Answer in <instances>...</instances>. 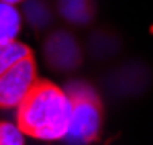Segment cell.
<instances>
[{
	"instance_id": "obj_1",
	"label": "cell",
	"mask_w": 153,
	"mask_h": 145,
	"mask_svg": "<svg viewBox=\"0 0 153 145\" xmlns=\"http://www.w3.org/2000/svg\"><path fill=\"white\" fill-rule=\"evenodd\" d=\"M71 100L65 88L37 78L31 90L16 104V125L37 141H63L70 127Z\"/></svg>"
},
{
	"instance_id": "obj_2",
	"label": "cell",
	"mask_w": 153,
	"mask_h": 145,
	"mask_svg": "<svg viewBox=\"0 0 153 145\" xmlns=\"http://www.w3.org/2000/svg\"><path fill=\"white\" fill-rule=\"evenodd\" d=\"M65 92L71 100L70 127L63 141L68 145H90L98 139L104 123L102 100L88 82H70Z\"/></svg>"
},
{
	"instance_id": "obj_3",
	"label": "cell",
	"mask_w": 153,
	"mask_h": 145,
	"mask_svg": "<svg viewBox=\"0 0 153 145\" xmlns=\"http://www.w3.org/2000/svg\"><path fill=\"white\" fill-rule=\"evenodd\" d=\"M37 78H39V68H37L35 55H29L10 65L0 76V109H16V104L31 90Z\"/></svg>"
},
{
	"instance_id": "obj_4",
	"label": "cell",
	"mask_w": 153,
	"mask_h": 145,
	"mask_svg": "<svg viewBox=\"0 0 153 145\" xmlns=\"http://www.w3.org/2000/svg\"><path fill=\"white\" fill-rule=\"evenodd\" d=\"M43 55L47 65L53 68L55 72H71L82 63V47L78 39L63 29L53 31L45 39Z\"/></svg>"
},
{
	"instance_id": "obj_5",
	"label": "cell",
	"mask_w": 153,
	"mask_h": 145,
	"mask_svg": "<svg viewBox=\"0 0 153 145\" xmlns=\"http://www.w3.org/2000/svg\"><path fill=\"white\" fill-rule=\"evenodd\" d=\"M57 12L70 25L84 27L94 19V4L90 0H57Z\"/></svg>"
},
{
	"instance_id": "obj_6",
	"label": "cell",
	"mask_w": 153,
	"mask_h": 145,
	"mask_svg": "<svg viewBox=\"0 0 153 145\" xmlns=\"http://www.w3.org/2000/svg\"><path fill=\"white\" fill-rule=\"evenodd\" d=\"M23 29V12L19 6L0 2V43L16 41Z\"/></svg>"
},
{
	"instance_id": "obj_7",
	"label": "cell",
	"mask_w": 153,
	"mask_h": 145,
	"mask_svg": "<svg viewBox=\"0 0 153 145\" xmlns=\"http://www.w3.org/2000/svg\"><path fill=\"white\" fill-rule=\"evenodd\" d=\"M23 19H27L35 29H43L51 23L53 12L45 0H25L23 2Z\"/></svg>"
},
{
	"instance_id": "obj_8",
	"label": "cell",
	"mask_w": 153,
	"mask_h": 145,
	"mask_svg": "<svg viewBox=\"0 0 153 145\" xmlns=\"http://www.w3.org/2000/svg\"><path fill=\"white\" fill-rule=\"evenodd\" d=\"M29 55H33V49L27 43H21L19 39L16 41H8V43H0V76L10 65H14L16 61L25 59Z\"/></svg>"
},
{
	"instance_id": "obj_9",
	"label": "cell",
	"mask_w": 153,
	"mask_h": 145,
	"mask_svg": "<svg viewBox=\"0 0 153 145\" xmlns=\"http://www.w3.org/2000/svg\"><path fill=\"white\" fill-rule=\"evenodd\" d=\"M27 135L19 129V125L8 121H0V145H25Z\"/></svg>"
},
{
	"instance_id": "obj_10",
	"label": "cell",
	"mask_w": 153,
	"mask_h": 145,
	"mask_svg": "<svg viewBox=\"0 0 153 145\" xmlns=\"http://www.w3.org/2000/svg\"><path fill=\"white\" fill-rule=\"evenodd\" d=\"M0 2H8V4H14V6H19V4H23L25 0H0Z\"/></svg>"
}]
</instances>
